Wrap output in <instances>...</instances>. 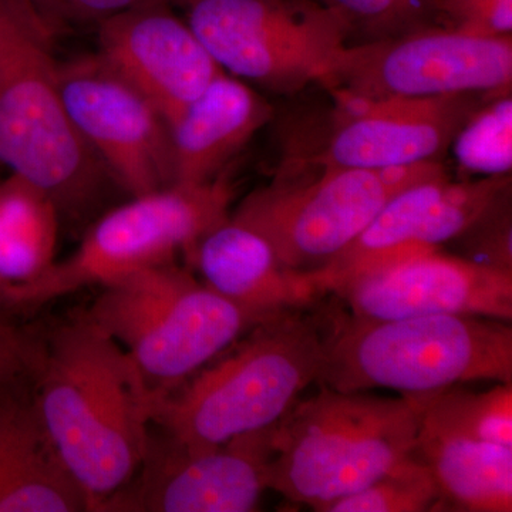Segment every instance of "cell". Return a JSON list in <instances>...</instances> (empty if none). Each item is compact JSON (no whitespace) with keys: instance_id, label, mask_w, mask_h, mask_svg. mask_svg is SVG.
Masks as SVG:
<instances>
[{"instance_id":"1","label":"cell","mask_w":512,"mask_h":512,"mask_svg":"<svg viewBox=\"0 0 512 512\" xmlns=\"http://www.w3.org/2000/svg\"><path fill=\"white\" fill-rule=\"evenodd\" d=\"M37 407L90 511L136 473L151 431L153 392L130 356L86 311L40 332Z\"/></svg>"},{"instance_id":"2","label":"cell","mask_w":512,"mask_h":512,"mask_svg":"<svg viewBox=\"0 0 512 512\" xmlns=\"http://www.w3.org/2000/svg\"><path fill=\"white\" fill-rule=\"evenodd\" d=\"M313 305L262 319L180 386L153 394L151 426L207 448L278 424L318 383L340 319Z\"/></svg>"},{"instance_id":"3","label":"cell","mask_w":512,"mask_h":512,"mask_svg":"<svg viewBox=\"0 0 512 512\" xmlns=\"http://www.w3.org/2000/svg\"><path fill=\"white\" fill-rule=\"evenodd\" d=\"M53 35L30 0H0V163L82 217L116 181L69 119Z\"/></svg>"},{"instance_id":"4","label":"cell","mask_w":512,"mask_h":512,"mask_svg":"<svg viewBox=\"0 0 512 512\" xmlns=\"http://www.w3.org/2000/svg\"><path fill=\"white\" fill-rule=\"evenodd\" d=\"M421 412V394L386 397L319 386L276 424L269 488L323 512L413 453Z\"/></svg>"},{"instance_id":"5","label":"cell","mask_w":512,"mask_h":512,"mask_svg":"<svg viewBox=\"0 0 512 512\" xmlns=\"http://www.w3.org/2000/svg\"><path fill=\"white\" fill-rule=\"evenodd\" d=\"M512 382V326L467 315L399 319L340 316L318 386L338 392H439L461 383Z\"/></svg>"},{"instance_id":"6","label":"cell","mask_w":512,"mask_h":512,"mask_svg":"<svg viewBox=\"0 0 512 512\" xmlns=\"http://www.w3.org/2000/svg\"><path fill=\"white\" fill-rule=\"evenodd\" d=\"M89 318L130 356L153 394L170 392L268 316L167 262L100 286Z\"/></svg>"},{"instance_id":"7","label":"cell","mask_w":512,"mask_h":512,"mask_svg":"<svg viewBox=\"0 0 512 512\" xmlns=\"http://www.w3.org/2000/svg\"><path fill=\"white\" fill-rule=\"evenodd\" d=\"M234 185L228 168L201 184H173L131 197L101 215L69 258L55 262L13 298L15 316L131 272L190 259L208 232L229 218Z\"/></svg>"},{"instance_id":"8","label":"cell","mask_w":512,"mask_h":512,"mask_svg":"<svg viewBox=\"0 0 512 512\" xmlns=\"http://www.w3.org/2000/svg\"><path fill=\"white\" fill-rule=\"evenodd\" d=\"M315 177H278L248 195L232 220L264 237L289 269L328 264L393 197L447 175L439 161L386 168L319 165Z\"/></svg>"},{"instance_id":"9","label":"cell","mask_w":512,"mask_h":512,"mask_svg":"<svg viewBox=\"0 0 512 512\" xmlns=\"http://www.w3.org/2000/svg\"><path fill=\"white\" fill-rule=\"evenodd\" d=\"M187 23L222 70L275 92L325 82L348 28L316 0H187Z\"/></svg>"},{"instance_id":"10","label":"cell","mask_w":512,"mask_h":512,"mask_svg":"<svg viewBox=\"0 0 512 512\" xmlns=\"http://www.w3.org/2000/svg\"><path fill=\"white\" fill-rule=\"evenodd\" d=\"M512 39L467 35L451 28L416 30L346 46L326 86L340 100L510 94Z\"/></svg>"},{"instance_id":"11","label":"cell","mask_w":512,"mask_h":512,"mask_svg":"<svg viewBox=\"0 0 512 512\" xmlns=\"http://www.w3.org/2000/svg\"><path fill=\"white\" fill-rule=\"evenodd\" d=\"M275 426L191 448L151 426L146 454L106 512H251L269 488Z\"/></svg>"},{"instance_id":"12","label":"cell","mask_w":512,"mask_h":512,"mask_svg":"<svg viewBox=\"0 0 512 512\" xmlns=\"http://www.w3.org/2000/svg\"><path fill=\"white\" fill-rule=\"evenodd\" d=\"M60 90L77 133L131 197L175 184L167 120L99 53L60 64Z\"/></svg>"},{"instance_id":"13","label":"cell","mask_w":512,"mask_h":512,"mask_svg":"<svg viewBox=\"0 0 512 512\" xmlns=\"http://www.w3.org/2000/svg\"><path fill=\"white\" fill-rule=\"evenodd\" d=\"M339 298L359 318L467 315L511 322L512 271L430 249L362 276Z\"/></svg>"},{"instance_id":"14","label":"cell","mask_w":512,"mask_h":512,"mask_svg":"<svg viewBox=\"0 0 512 512\" xmlns=\"http://www.w3.org/2000/svg\"><path fill=\"white\" fill-rule=\"evenodd\" d=\"M99 55L170 124L224 70L170 3H148L99 23Z\"/></svg>"},{"instance_id":"15","label":"cell","mask_w":512,"mask_h":512,"mask_svg":"<svg viewBox=\"0 0 512 512\" xmlns=\"http://www.w3.org/2000/svg\"><path fill=\"white\" fill-rule=\"evenodd\" d=\"M345 113L316 164L386 168L439 161L480 107L476 93L342 100Z\"/></svg>"},{"instance_id":"16","label":"cell","mask_w":512,"mask_h":512,"mask_svg":"<svg viewBox=\"0 0 512 512\" xmlns=\"http://www.w3.org/2000/svg\"><path fill=\"white\" fill-rule=\"evenodd\" d=\"M86 512L37 407L32 375L0 379V512Z\"/></svg>"},{"instance_id":"17","label":"cell","mask_w":512,"mask_h":512,"mask_svg":"<svg viewBox=\"0 0 512 512\" xmlns=\"http://www.w3.org/2000/svg\"><path fill=\"white\" fill-rule=\"evenodd\" d=\"M190 262L212 291L261 316L322 298L306 272L286 268L264 237L231 217L198 242Z\"/></svg>"},{"instance_id":"18","label":"cell","mask_w":512,"mask_h":512,"mask_svg":"<svg viewBox=\"0 0 512 512\" xmlns=\"http://www.w3.org/2000/svg\"><path fill=\"white\" fill-rule=\"evenodd\" d=\"M271 117L264 97L222 72L168 124L175 184L214 180Z\"/></svg>"},{"instance_id":"19","label":"cell","mask_w":512,"mask_h":512,"mask_svg":"<svg viewBox=\"0 0 512 512\" xmlns=\"http://www.w3.org/2000/svg\"><path fill=\"white\" fill-rule=\"evenodd\" d=\"M448 180L443 175L400 192L377 212L348 247L322 268L306 272L319 295L339 296L362 276L406 256L447 244L439 200Z\"/></svg>"},{"instance_id":"20","label":"cell","mask_w":512,"mask_h":512,"mask_svg":"<svg viewBox=\"0 0 512 512\" xmlns=\"http://www.w3.org/2000/svg\"><path fill=\"white\" fill-rule=\"evenodd\" d=\"M416 453L433 474L441 510L512 511V447L420 424Z\"/></svg>"},{"instance_id":"21","label":"cell","mask_w":512,"mask_h":512,"mask_svg":"<svg viewBox=\"0 0 512 512\" xmlns=\"http://www.w3.org/2000/svg\"><path fill=\"white\" fill-rule=\"evenodd\" d=\"M60 215L53 198L26 178L0 180V303L13 319V298L56 262Z\"/></svg>"},{"instance_id":"22","label":"cell","mask_w":512,"mask_h":512,"mask_svg":"<svg viewBox=\"0 0 512 512\" xmlns=\"http://www.w3.org/2000/svg\"><path fill=\"white\" fill-rule=\"evenodd\" d=\"M421 397V426L512 447V382L485 392L451 386Z\"/></svg>"},{"instance_id":"23","label":"cell","mask_w":512,"mask_h":512,"mask_svg":"<svg viewBox=\"0 0 512 512\" xmlns=\"http://www.w3.org/2000/svg\"><path fill=\"white\" fill-rule=\"evenodd\" d=\"M441 510L439 488L414 448L375 483L329 504L323 512H427Z\"/></svg>"},{"instance_id":"24","label":"cell","mask_w":512,"mask_h":512,"mask_svg":"<svg viewBox=\"0 0 512 512\" xmlns=\"http://www.w3.org/2000/svg\"><path fill=\"white\" fill-rule=\"evenodd\" d=\"M511 134V96H497L488 106L478 107L454 137L458 163L485 177L510 174Z\"/></svg>"},{"instance_id":"25","label":"cell","mask_w":512,"mask_h":512,"mask_svg":"<svg viewBox=\"0 0 512 512\" xmlns=\"http://www.w3.org/2000/svg\"><path fill=\"white\" fill-rule=\"evenodd\" d=\"M359 43L390 39L440 23L439 0H323Z\"/></svg>"},{"instance_id":"26","label":"cell","mask_w":512,"mask_h":512,"mask_svg":"<svg viewBox=\"0 0 512 512\" xmlns=\"http://www.w3.org/2000/svg\"><path fill=\"white\" fill-rule=\"evenodd\" d=\"M511 185L451 242L460 245L463 258L491 268L512 271ZM461 256V255H460Z\"/></svg>"},{"instance_id":"27","label":"cell","mask_w":512,"mask_h":512,"mask_svg":"<svg viewBox=\"0 0 512 512\" xmlns=\"http://www.w3.org/2000/svg\"><path fill=\"white\" fill-rule=\"evenodd\" d=\"M440 23L467 35L511 36L512 0H439Z\"/></svg>"},{"instance_id":"28","label":"cell","mask_w":512,"mask_h":512,"mask_svg":"<svg viewBox=\"0 0 512 512\" xmlns=\"http://www.w3.org/2000/svg\"><path fill=\"white\" fill-rule=\"evenodd\" d=\"M43 18L59 28L62 23L97 22L110 18L123 10L148 5L171 3L173 0H30Z\"/></svg>"},{"instance_id":"29","label":"cell","mask_w":512,"mask_h":512,"mask_svg":"<svg viewBox=\"0 0 512 512\" xmlns=\"http://www.w3.org/2000/svg\"><path fill=\"white\" fill-rule=\"evenodd\" d=\"M39 352V332L0 322V379L30 375Z\"/></svg>"},{"instance_id":"30","label":"cell","mask_w":512,"mask_h":512,"mask_svg":"<svg viewBox=\"0 0 512 512\" xmlns=\"http://www.w3.org/2000/svg\"><path fill=\"white\" fill-rule=\"evenodd\" d=\"M0 322H15V319L9 315L2 303H0Z\"/></svg>"}]
</instances>
